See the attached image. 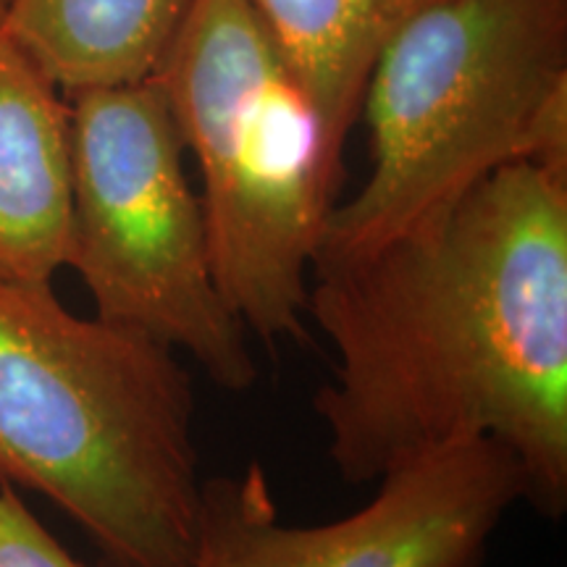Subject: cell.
Returning <instances> with one entry per match:
<instances>
[{
    "label": "cell",
    "mask_w": 567,
    "mask_h": 567,
    "mask_svg": "<svg viewBox=\"0 0 567 567\" xmlns=\"http://www.w3.org/2000/svg\"><path fill=\"white\" fill-rule=\"evenodd\" d=\"M0 567H84L27 509L17 486L0 484Z\"/></svg>",
    "instance_id": "obj_10"
},
{
    "label": "cell",
    "mask_w": 567,
    "mask_h": 567,
    "mask_svg": "<svg viewBox=\"0 0 567 567\" xmlns=\"http://www.w3.org/2000/svg\"><path fill=\"white\" fill-rule=\"evenodd\" d=\"M308 318L337 352L313 408L342 481L484 436L563 517L567 172L507 163L375 250L316 258Z\"/></svg>",
    "instance_id": "obj_1"
},
{
    "label": "cell",
    "mask_w": 567,
    "mask_h": 567,
    "mask_svg": "<svg viewBox=\"0 0 567 567\" xmlns=\"http://www.w3.org/2000/svg\"><path fill=\"white\" fill-rule=\"evenodd\" d=\"M431 0H250L313 111L339 184L342 151L381 48Z\"/></svg>",
    "instance_id": "obj_8"
},
{
    "label": "cell",
    "mask_w": 567,
    "mask_h": 567,
    "mask_svg": "<svg viewBox=\"0 0 567 567\" xmlns=\"http://www.w3.org/2000/svg\"><path fill=\"white\" fill-rule=\"evenodd\" d=\"M360 113L371 174L313 260L386 245L507 163L567 172V0H431L381 48Z\"/></svg>",
    "instance_id": "obj_3"
},
{
    "label": "cell",
    "mask_w": 567,
    "mask_h": 567,
    "mask_svg": "<svg viewBox=\"0 0 567 567\" xmlns=\"http://www.w3.org/2000/svg\"><path fill=\"white\" fill-rule=\"evenodd\" d=\"M528 481L494 439H460L379 478L373 499L323 526L281 523L260 465L200 486L189 567H484Z\"/></svg>",
    "instance_id": "obj_6"
},
{
    "label": "cell",
    "mask_w": 567,
    "mask_h": 567,
    "mask_svg": "<svg viewBox=\"0 0 567 567\" xmlns=\"http://www.w3.org/2000/svg\"><path fill=\"white\" fill-rule=\"evenodd\" d=\"M195 413L174 350L0 279V484L51 499L111 567H189Z\"/></svg>",
    "instance_id": "obj_2"
},
{
    "label": "cell",
    "mask_w": 567,
    "mask_h": 567,
    "mask_svg": "<svg viewBox=\"0 0 567 567\" xmlns=\"http://www.w3.org/2000/svg\"><path fill=\"white\" fill-rule=\"evenodd\" d=\"M66 268L95 318L187 352L216 386L258 379L247 326L213 271L200 197L184 172V140L153 76L71 92Z\"/></svg>",
    "instance_id": "obj_5"
},
{
    "label": "cell",
    "mask_w": 567,
    "mask_h": 567,
    "mask_svg": "<svg viewBox=\"0 0 567 567\" xmlns=\"http://www.w3.org/2000/svg\"><path fill=\"white\" fill-rule=\"evenodd\" d=\"M195 0H9L3 30L63 95L153 76Z\"/></svg>",
    "instance_id": "obj_9"
},
{
    "label": "cell",
    "mask_w": 567,
    "mask_h": 567,
    "mask_svg": "<svg viewBox=\"0 0 567 567\" xmlns=\"http://www.w3.org/2000/svg\"><path fill=\"white\" fill-rule=\"evenodd\" d=\"M153 80L203 176L216 281L247 331L308 342V276L339 184L250 0H195Z\"/></svg>",
    "instance_id": "obj_4"
},
{
    "label": "cell",
    "mask_w": 567,
    "mask_h": 567,
    "mask_svg": "<svg viewBox=\"0 0 567 567\" xmlns=\"http://www.w3.org/2000/svg\"><path fill=\"white\" fill-rule=\"evenodd\" d=\"M6 6H9V0H0V24H3V13H6Z\"/></svg>",
    "instance_id": "obj_11"
},
{
    "label": "cell",
    "mask_w": 567,
    "mask_h": 567,
    "mask_svg": "<svg viewBox=\"0 0 567 567\" xmlns=\"http://www.w3.org/2000/svg\"><path fill=\"white\" fill-rule=\"evenodd\" d=\"M69 210L66 97L0 27V279L53 284Z\"/></svg>",
    "instance_id": "obj_7"
}]
</instances>
